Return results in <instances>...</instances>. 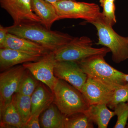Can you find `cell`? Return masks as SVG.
Returning a JSON list of instances; mask_svg holds the SVG:
<instances>
[{
	"label": "cell",
	"mask_w": 128,
	"mask_h": 128,
	"mask_svg": "<svg viewBox=\"0 0 128 128\" xmlns=\"http://www.w3.org/2000/svg\"><path fill=\"white\" fill-rule=\"evenodd\" d=\"M26 68L18 65L2 72L0 74V112L12 100L17 92Z\"/></svg>",
	"instance_id": "7"
},
{
	"label": "cell",
	"mask_w": 128,
	"mask_h": 128,
	"mask_svg": "<svg viewBox=\"0 0 128 128\" xmlns=\"http://www.w3.org/2000/svg\"><path fill=\"white\" fill-rule=\"evenodd\" d=\"M84 112L98 128H107L110 120L115 115L114 112L109 110L105 104L89 105Z\"/></svg>",
	"instance_id": "16"
},
{
	"label": "cell",
	"mask_w": 128,
	"mask_h": 128,
	"mask_svg": "<svg viewBox=\"0 0 128 128\" xmlns=\"http://www.w3.org/2000/svg\"><path fill=\"white\" fill-rule=\"evenodd\" d=\"M40 116L38 115H32L25 124L24 128H41L40 123Z\"/></svg>",
	"instance_id": "25"
},
{
	"label": "cell",
	"mask_w": 128,
	"mask_h": 128,
	"mask_svg": "<svg viewBox=\"0 0 128 128\" xmlns=\"http://www.w3.org/2000/svg\"><path fill=\"white\" fill-rule=\"evenodd\" d=\"M7 28L9 33L34 42L50 52H55L74 38L67 34L48 29L38 22L13 25Z\"/></svg>",
	"instance_id": "1"
},
{
	"label": "cell",
	"mask_w": 128,
	"mask_h": 128,
	"mask_svg": "<svg viewBox=\"0 0 128 128\" xmlns=\"http://www.w3.org/2000/svg\"><path fill=\"white\" fill-rule=\"evenodd\" d=\"M9 33L7 27L0 25V46L4 43Z\"/></svg>",
	"instance_id": "26"
},
{
	"label": "cell",
	"mask_w": 128,
	"mask_h": 128,
	"mask_svg": "<svg viewBox=\"0 0 128 128\" xmlns=\"http://www.w3.org/2000/svg\"><path fill=\"white\" fill-rule=\"evenodd\" d=\"M113 110L117 116V121L114 128H126L128 119V104L121 102L115 106Z\"/></svg>",
	"instance_id": "24"
},
{
	"label": "cell",
	"mask_w": 128,
	"mask_h": 128,
	"mask_svg": "<svg viewBox=\"0 0 128 128\" xmlns=\"http://www.w3.org/2000/svg\"><path fill=\"white\" fill-rule=\"evenodd\" d=\"M127 102H128V101H127ZM127 128H128V126H127Z\"/></svg>",
	"instance_id": "30"
},
{
	"label": "cell",
	"mask_w": 128,
	"mask_h": 128,
	"mask_svg": "<svg viewBox=\"0 0 128 128\" xmlns=\"http://www.w3.org/2000/svg\"><path fill=\"white\" fill-rule=\"evenodd\" d=\"M52 92L53 103L66 117L84 112L89 107V104L81 92L64 80H58Z\"/></svg>",
	"instance_id": "3"
},
{
	"label": "cell",
	"mask_w": 128,
	"mask_h": 128,
	"mask_svg": "<svg viewBox=\"0 0 128 128\" xmlns=\"http://www.w3.org/2000/svg\"><path fill=\"white\" fill-rule=\"evenodd\" d=\"M12 100L25 125L32 116L31 96L16 93Z\"/></svg>",
	"instance_id": "19"
},
{
	"label": "cell",
	"mask_w": 128,
	"mask_h": 128,
	"mask_svg": "<svg viewBox=\"0 0 128 128\" xmlns=\"http://www.w3.org/2000/svg\"><path fill=\"white\" fill-rule=\"evenodd\" d=\"M32 11L41 20V24L50 29L53 24L60 20L52 4L46 0H31Z\"/></svg>",
	"instance_id": "15"
},
{
	"label": "cell",
	"mask_w": 128,
	"mask_h": 128,
	"mask_svg": "<svg viewBox=\"0 0 128 128\" xmlns=\"http://www.w3.org/2000/svg\"><path fill=\"white\" fill-rule=\"evenodd\" d=\"M94 123L84 112L66 117L64 128H92Z\"/></svg>",
	"instance_id": "20"
},
{
	"label": "cell",
	"mask_w": 128,
	"mask_h": 128,
	"mask_svg": "<svg viewBox=\"0 0 128 128\" xmlns=\"http://www.w3.org/2000/svg\"><path fill=\"white\" fill-rule=\"evenodd\" d=\"M0 48H7L44 55L50 52L34 42L9 33L8 34L4 43L0 46Z\"/></svg>",
	"instance_id": "13"
},
{
	"label": "cell",
	"mask_w": 128,
	"mask_h": 128,
	"mask_svg": "<svg viewBox=\"0 0 128 128\" xmlns=\"http://www.w3.org/2000/svg\"><path fill=\"white\" fill-rule=\"evenodd\" d=\"M124 78L125 81L128 83V74H125V76H124Z\"/></svg>",
	"instance_id": "28"
},
{
	"label": "cell",
	"mask_w": 128,
	"mask_h": 128,
	"mask_svg": "<svg viewBox=\"0 0 128 128\" xmlns=\"http://www.w3.org/2000/svg\"><path fill=\"white\" fill-rule=\"evenodd\" d=\"M102 55L92 56L77 62L87 76L107 85L113 89L128 83L125 73L118 70L105 61Z\"/></svg>",
	"instance_id": "2"
},
{
	"label": "cell",
	"mask_w": 128,
	"mask_h": 128,
	"mask_svg": "<svg viewBox=\"0 0 128 128\" xmlns=\"http://www.w3.org/2000/svg\"><path fill=\"white\" fill-rule=\"evenodd\" d=\"M96 29L98 41L96 44L108 48L113 61L119 64L128 59V36L117 34L102 17L90 23Z\"/></svg>",
	"instance_id": "4"
},
{
	"label": "cell",
	"mask_w": 128,
	"mask_h": 128,
	"mask_svg": "<svg viewBox=\"0 0 128 128\" xmlns=\"http://www.w3.org/2000/svg\"><path fill=\"white\" fill-rule=\"evenodd\" d=\"M100 6L103 8L102 15L104 20L113 26L117 22L115 16L116 6L114 2L108 0H99Z\"/></svg>",
	"instance_id": "22"
},
{
	"label": "cell",
	"mask_w": 128,
	"mask_h": 128,
	"mask_svg": "<svg viewBox=\"0 0 128 128\" xmlns=\"http://www.w3.org/2000/svg\"><path fill=\"white\" fill-rule=\"evenodd\" d=\"M0 128H24V124L12 100L0 112Z\"/></svg>",
	"instance_id": "18"
},
{
	"label": "cell",
	"mask_w": 128,
	"mask_h": 128,
	"mask_svg": "<svg viewBox=\"0 0 128 128\" xmlns=\"http://www.w3.org/2000/svg\"><path fill=\"white\" fill-rule=\"evenodd\" d=\"M56 60L54 52H50L35 62L22 64L34 78L52 91L58 81L54 73Z\"/></svg>",
	"instance_id": "8"
},
{
	"label": "cell",
	"mask_w": 128,
	"mask_h": 128,
	"mask_svg": "<svg viewBox=\"0 0 128 128\" xmlns=\"http://www.w3.org/2000/svg\"><path fill=\"white\" fill-rule=\"evenodd\" d=\"M52 4L60 20L80 18L90 23L102 17L100 8L96 3L60 0Z\"/></svg>",
	"instance_id": "6"
},
{
	"label": "cell",
	"mask_w": 128,
	"mask_h": 128,
	"mask_svg": "<svg viewBox=\"0 0 128 128\" xmlns=\"http://www.w3.org/2000/svg\"><path fill=\"white\" fill-rule=\"evenodd\" d=\"M46 0L48 2L52 3V4H53V3L57 2L60 0Z\"/></svg>",
	"instance_id": "27"
},
{
	"label": "cell",
	"mask_w": 128,
	"mask_h": 128,
	"mask_svg": "<svg viewBox=\"0 0 128 128\" xmlns=\"http://www.w3.org/2000/svg\"><path fill=\"white\" fill-rule=\"evenodd\" d=\"M128 100V83L114 89L111 100L108 106L113 109L115 106L121 102Z\"/></svg>",
	"instance_id": "23"
},
{
	"label": "cell",
	"mask_w": 128,
	"mask_h": 128,
	"mask_svg": "<svg viewBox=\"0 0 128 128\" xmlns=\"http://www.w3.org/2000/svg\"><path fill=\"white\" fill-rule=\"evenodd\" d=\"M47 86L42 82H39L31 96L32 115L36 114L40 116L45 109L53 103L54 94Z\"/></svg>",
	"instance_id": "14"
},
{
	"label": "cell",
	"mask_w": 128,
	"mask_h": 128,
	"mask_svg": "<svg viewBox=\"0 0 128 128\" xmlns=\"http://www.w3.org/2000/svg\"><path fill=\"white\" fill-rule=\"evenodd\" d=\"M108 0L109 1L112 2H114L115 0Z\"/></svg>",
	"instance_id": "29"
},
{
	"label": "cell",
	"mask_w": 128,
	"mask_h": 128,
	"mask_svg": "<svg viewBox=\"0 0 128 128\" xmlns=\"http://www.w3.org/2000/svg\"><path fill=\"white\" fill-rule=\"evenodd\" d=\"M44 55L41 54L28 52L7 48H0V72H2L20 64L35 62Z\"/></svg>",
	"instance_id": "12"
},
{
	"label": "cell",
	"mask_w": 128,
	"mask_h": 128,
	"mask_svg": "<svg viewBox=\"0 0 128 128\" xmlns=\"http://www.w3.org/2000/svg\"><path fill=\"white\" fill-rule=\"evenodd\" d=\"M54 73L56 78L65 81L80 91L88 77L78 63L73 61H56Z\"/></svg>",
	"instance_id": "10"
},
{
	"label": "cell",
	"mask_w": 128,
	"mask_h": 128,
	"mask_svg": "<svg viewBox=\"0 0 128 128\" xmlns=\"http://www.w3.org/2000/svg\"><path fill=\"white\" fill-rule=\"evenodd\" d=\"M0 5L11 16L13 25L41 23V19L32 10L31 0H0Z\"/></svg>",
	"instance_id": "9"
},
{
	"label": "cell",
	"mask_w": 128,
	"mask_h": 128,
	"mask_svg": "<svg viewBox=\"0 0 128 128\" xmlns=\"http://www.w3.org/2000/svg\"><path fill=\"white\" fill-rule=\"evenodd\" d=\"M87 76L80 92L89 105L108 104L112 99L114 89L98 80Z\"/></svg>",
	"instance_id": "11"
},
{
	"label": "cell",
	"mask_w": 128,
	"mask_h": 128,
	"mask_svg": "<svg viewBox=\"0 0 128 128\" xmlns=\"http://www.w3.org/2000/svg\"><path fill=\"white\" fill-rule=\"evenodd\" d=\"M93 41L87 36L73 38L71 41L54 52L57 61H68L78 62L92 56H106L110 52L105 47L96 48L92 47Z\"/></svg>",
	"instance_id": "5"
},
{
	"label": "cell",
	"mask_w": 128,
	"mask_h": 128,
	"mask_svg": "<svg viewBox=\"0 0 128 128\" xmlns=\"http://www.w3.org/2000/svg\"><path fill=\"white\" fill-rule=\"evenodd\" d=\"M39 83V81L26 69L16 93L31 96Z\"/></svg>",
	"instance_id": "21"
},
{
	"label": "cell",
	"mask_w": 128,
	"mask_h": 128,
	"mask_svg": "<svg viewBox=\"0 0 128 128\" xmlns=\"http://www.w3.org/2000/svg\"><path fill=\"white\" fill-rule=\"evenodd\" d=\"M66 116L54 103L44 111L40 116V123L43 128H64Z\"/></svg>",
	"instance_id": "17"
}]
</instances>
